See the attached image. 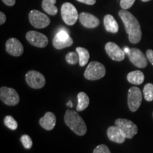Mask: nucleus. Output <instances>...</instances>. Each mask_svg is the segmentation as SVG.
<instances>
[{"mask_svg":"<svg viewBox=\"0 0 153 153\" xmlns=\"http://www.w3.org/2000/svg\"><path fill=\"white\" fill-rule=\"evenodd\" d=\"M0 99L8 106H16L20 101L17 91L13 88L7 87H1L0 89Z\"/></svg>","mask_w":153,"mask_h":153,"instance_id":"obj_5","label":"nucleus"},{"mask_svg":"<svg viewBox=\"0 0 153 153\" xmlns=\"http://www.w3.org/2000/svg\"><path fill=\"white\" fill-rule=\"evenodd\" d=\"M143 1H144V2H146V1H150V0H142Z\"/></svg>","mask_w":153,"mask_h":153,"instance_id":"obj_35","label":"nucleus"},{"mask_svg":"<svg viewBox=\"0 0 153 153\" xmlns=\"http://www.w3.org/2000/svg\"><path fill=\"white\" fill-rule=\"evenodd\" d=\"M107 136L112 142L121 144L125 142L126 137L119 127L115 125L110 126L107 130Z\"/></svg>","mask_w":153,"mask_h":153,"instance_id":"obj_15","label":"nucleus"},{"mask_svg":"<svg viewBox=\"0 0 153 153\" xmlns=\"http://www.w3.org/2000/svg\"><path fill=\"white\" fill-rule=\"evenodd\" d=\"M105 51L108 57L113 60L120 62L125 59L126 53L124 52L123 50L120 48L117 44L113 43V42H108L106 44Z\"/></svg>","mask_w":153,"mask_h":153,"instance_id":"obj_13","label":"nucleus"},{"mask_svg":"<svg viewBox=\"0 0 153 153\" xmlns=\"http://www.w3.org/2000/svg\"><path fill=\"white\" fill-rule=\"evenodd\" d=\"M76 51L79 54V64L81 67H84L87 64L89 59V53L87 49L82 47H77Z\"/></svg>","mask_w":153,"mask_h":153,"instance_id":"obj_22","label":"nucleus"},{"mask_svg":"<svg viewBox=\"0 0 153 153\" xmlns=\"http://www.w3.org/2000/svg\"><path fill=\"white\" fill-rule=\"evenodd\" d=\"M142 92L138 87H132L128 93V105L132 112H135L138 109L142 103Z\"/></svg>","mask_w":153,"mask_h":153,"instance_id":"obj_8","label":"nucleus"},{"mask_svg":"<svg viewBox=\"0 0 153 153\" xmlns=\"http://www.w3.org/2000/svg\"><path fill=\"white\" fill-rule=\"evenodd\" d=\"M65 60L70 65H76L79 62V57L77 52H70L66 55Z\"/></svg>","mask_w":153,"mask_h":153,"instance_id":"obj_25","label":"nucleus"},{"mask_svg":"<svg viewBox=\"0 0 153 153\" xmlns=\"http://www.w3.org/2000/svg\"><path fill=\"white\" fill-rule=\"evenodd\" d=\"M130 49L131 48H127V47H125L124 48V49H123V51H124V52H125L126 54H128V53H129V51H130Z\"/></svg>","mask_w":153,"mask_h":153,"instance_id":"obj_33","label":"nucleus"},{"mask_svg":"<svg viewBox=\"0 0 153 153\" xmlns=\"http://www.w3.org/2000/svg\"><path fill=\"white\" fill-rule=\"evenodd\" d=\"M2 1L6 5L9 6V7H12L16 3V0H2Z\"/></svg>","mask_w":153,"mask_h":153,"instance_id":"obj_31","label":"nucleus"},{"mask_svg":"<svg viewBox=\"0 0 153 153\" xmlns=\"http://www.w3.org/2000/svg\"><path fill=\"white\" fill-rule=\"evenodd\" d=\"M127 55L130 61L137 68H144L148 65V58L145 56L144 53L140 50L131 48Z\"/></svg>","mask_w":153,"mask_h":153,"instance_id":"obj_12","label":"nucleus"},{"mask_svg":"<svg viewBox=\"0 0 153 153\" xmlns=\"http://www.w3.org/2000/svg\"><path fill=\"white\" fill-rule=\"evenodd\" d=\"M21 142L24 145L26 149H30L33 146V141H32L31 137L28 135H23L21 137Z\"/></svg>","mask_w":153,"mask_h":153,"instance_id":"obj_26","label":"nucleus"},{"mask_svg":"<svg viewBox=\"0 0 153 153\" xmlns=\"http://www.w3.org/2000/svg\"><path fill=\"white\" fill-rule=\"evenodd\" d=\"M39 124L46 131H51L54 128L56 124V116L52 112H47L45 116L40 118Z\"/></svg>","mask_w":153,"mask_h":153,"instance_id":"obj_17","label":"nucleus"},{"mask_svg":"<svg viewBox=\"0 0 153 153\" xmlns=\"http://www.w3.org/2000/svg\"><path fill=\"white\" fill-rule=\"evenodd\" d=\"M76 1L88 5H94L96 3V0H76Z\"/></svg>","mask_w":153,"mask_h":153,"instance_id":"obj_30","label":"nucleus"},{"mask_svg":"<svg viewBox=\"0 0 153 153\" xmlns=\"http://www.w3.org/2000/svg\"><path fill=\"white\" fill-rule=\"evenodd\" d=\"M29 21L32 26L36 28H44L51 23L49 17L41 11L32 10L29 13Z\"/></svg>","mask_w":153,"mask_h":153,"instance_id":"obj_9","label":"nucleus"},{"mask_svg":"<svg viewBox=\"0 0 153 153\" xmlns=\"http://www.w3.org/2000/svg\"><path fill=\"white\" fill-rule=\"evenodd\" d=\"M143 93L145 100L148 101H152L153 100V84H146L143 88Z\"/></svg>","mask_w":153,"mask_h":153,"instance_id":"obj_23","label":"nucleus"},{"mask_svg":"<svg viewBox=\"0 0 153 153\" xmlns=\"http://www.w3.org/2000/svg\"><path fill=\"white\" fill-rule=\"evenodd\" d=\"M145 75L143 72L140 70H135L129 72L127 75V80L130 83L135 85H140L144 82Z\"/></svg>","mask_w":153,"mask_h":153,"instance_id":"obj_19","label":"nucleus"},{"mask_svg":"<svg viewBox=\"0 0 153 153\" xmlns=\"http://www.w3.org/2000/svg\"><path fill=\"white\" fill-rule=\"evenodd\" d=\"M106 74V68L101 62L93 61L88 65L84 76L86 79L91 81L100 79Z\"/></svg>","mask_w":153,"mask_h":153,"instance_id":"obj_3","label":"nucleus"},{"mask_svg":"<svg viewBox=\"0 0 153 153\" xmlns=\"http://www.w3.org/2000/svg\"><path fill=\"white\" fill-rule=\"evenodd\" d=\"M67 105H68V106H70V108H72V107L73 106V104H72V103L71 101H69L68 102V104H67Z\"/></svg>","mask_w":153,"mask_h":153,"instance_id":"obj_34","label":"nucleus"},{"mask_svg":"<svg viewBox=\"0 0 153 153\" xmlns=\"http://www.w3.org/2000/svg\"><path fill=\"white\" fill-rule=\"evenodd\" d=\"M115 125L120 128L128 139L133 138L138 132L137 126L133 121L125 118L116 119L115 120Z\"/></svg>","mask_w":153,"mask_h":153,"instance_id":"obj_7","label":"nucleus"},{"mask_svg":"<svg viewBox=\"0 0 153 153\" xmlns=\"http://www.w3.org/2000/svg\"><path fill=\"white\" fill-rule=\"evenodd\" d=\"M118 15L123 21L130 42L133 44L139 43L142 38V30L137 19L131 13L124 9L119 11Z\"/></svg>","mask_w":153,"mask_h":153,"instance_id":"obj_1","label":"nucleus"},{"mask_svg":"<svg viewBox=\"0 0 153 153\" xmlns=\"http://www.w3.org/2000/svg\"><path fill=\"white\" fill-rule=\"evenodd\" d=\"M61 16L67 25L72 26L76 22L79 16L75 7L71 3H64L61 7Z\"/></svg>","mask_w":153,"mask_h":153,"instance_id":"obj_4","label":"nucleus"},{"mask_svg":"<svg viewBox=\"0 0 153 153\" xmlns=\"http://www.w3.org/2000/svg\"><path fill=\"white\" fill-rule=\"evenodd\" d=\"M93 153H111L109 148L106 145H99L93 151Z\"/></svg>","mask_w":153,"mask_h":153,"instance_id":"obj_27","label":"nucleus"},{"mask_svg":"<svg viewBox=\"0 0 153 153\" xmlns=\"http://www.w3.org/2000/svg\"><path fill=\"white\" fill-rule=\"evenodd\" d=\"M152 115H153V114H152Z\"/></svg>","mask_w":153,"mask_h":153,"instance_id":"obj_36","label":"nucleus"},{"mask_svg":"<svg viewBox=\"0 0 153 153\" xmlns=\"http://www.w3.org/2000/svg\"><path fill=\"white\" fill-rule=\"evenodd\" d=\"M146 56H147V58H148V60L150 61L151 64L153 65V51L152 50L149 49L147 51Z\"/></svg>","mask_w":153,"mask_h":153,"instance_id":"obj_29","label":"nucleus"},{"mask_svg":"<svg viewBox=\"0 0 153 153\" xmlns=\"http://www.w3.org/2000/svg\"><path fill=\"white\" fill-rule=\"evenodd\" d=\"M135 0H120V7L124 10L128 9L133 5V4L135 3Z\"/></svg>","mask_w":153,"mask_h":153,"instance_id":"obj_28","label":"nucleus"},{"mask_svg":"<svg viewBox=\"0 0 153 153\" xmlns=\"http://www.w3.org/2000/svg\"><path fill=\"white\" fill-rule=\"evenodd\" d=\"M78 104L76 106V111H82L87 108L89 104V98L87 94L81 91L77 94Z\"/></svg>","mask_w":153,"mask_h":153,"instance_id":"obj_20","label":"nucleus"},{"mask_svg":"<svg viewBox=\"0 0 153 153\" xmlns=\"http://www.w3.org/2000/svg\"><path fill=\"white\" fill-rule=\"evenodd\" d=\"M56 0H43L42 2V8L47 14L50 15H56L57 14L58 9L55 6Z\"/></svg>","mask_w":153,"mask_h":153,"instance_id":"obj_21","label":"nucleus"},{"mask_svg":"<svg viewBox=\"0 0 153 153\" xmlns=\"http://www.w3.org/2000/svg\"><path fill=\"white\" fill-rule=\"evenodd\" d=\"M26 82L30 88L38 89L45 85V78L43 74L36 70H30L26 74Z\"/></svg>","mask_w":153,"mask_h":153,"instance_id":"obj_6","label":"nucleus"},{"mask_svg":"<svg viewBox=\"0 0 153 153\" xmlns=\"http://www.w3.org/2000/svg\"><path fill=\"white\" fill-rule=\"evenodd\" d=\"M53 44L55 48L61 50L71 46L73 44V40L69 36L66 29H61L55 36L53 40Z\"/></svg>","mask_w":153,"mask_h":153,"instance_id":"obj_10","label":"nucleus"},{"mask_svg":"<svg viewBox=\"0 0 153 153\" xmlns=\"http://www.w3.org/2000/svg\"><path fill=\"white\" fill-rule=\"evenodd\" d=\"M26 38L30 45L37 48H45L48 43V39L46 36L35 30L28 31L26 33Z\"/></svg>","mask_w":153,"mask_h":153,"instance_id":"obj_11","label":"nucleus"},{"mask_svg":"<svg viewBox=\"0 0 153 153\" xmlns=\"http://www.w3.org/2000/svg\"><path fill=\"white\" fill-rule=\"evenodd\" d=\"M79 19L82 26L87 28H96L100 24L99 19L89 13H81L79 16Z\"/></svg>","mask_w":153,"mask_h":153,"instance_id":"obj_16","label":"nucleus"},{"mask_svg":"<svg viewBox=\"0 0 153 153\" xmlns=\"http://www.w3.org/2000/svg\"><path fill=\"white\" fill-rule=\"evenodd\" d=\"M6 20H7V17H6V15L4 14L2 11L0 12V24L2 25L5 23Z\"/></svg>","mask_w":153,"mask_h":153,"instance_id":"obj_32","label":"nucleus"},{"mask_svg":"<svg viewBox=\"0 0 153 153\" xmlns=\"http://www.w3.org/2000/svg\"><path fill=\"white\" fill-rule=\"evenodd\" d=\"M64 120L66 125L77 135L82 136L87 133V128L85 120L75 111L67 110Z\"/></svg>","mask_w":153,"mask_h":153,"instance_id":"obj_2","label":"nucleus"},{"mask_svg":"<svg viewBox=\"0 0 153 153\" xmlns=\"http://www.w3.org/2000/svg\"><path fill=\"white\" fill-rule=\"evenodd\" d=\"M6 51L12 56L19 57L24 53V46L18 39L11 38L6 43Z\"/></svg>","mask_w":153,"mask_h":153,"instance_id":"obj_14","label":"nucleus"},{"mask_svg":"<svg viewBox=\"0 0 153 153\" xmlns=\"http://www.w3.org/2000/svg\"><path fill=\"white\" fill-rule=\"evenodd\" d=\"M104 24L106 30L111 33H116L118 31V24L114 17L107 14L104 19Z\"/></svg>","mask_w":153,"mask_h":153,"instance_id":"obj_18","label":"nucleus"},{"mask_svg":"<svg viewBox=\"0 0 153 153\" xmlns=\"http://www.w3.org/2000/svg\"><path fill=\"white\" fill-rule=\"evenodd\" d=\"M4 125L7 126L8 128L12 130V131H15V130L18 128V123H17L16 120L11 116H6L4 118Z\"/></svg>","mask_w":153,"mask_h":153,"instance_id":"obj_24","label":"nucleus"}]
</instances>
